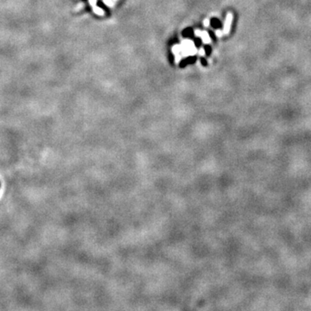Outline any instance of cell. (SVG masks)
Instances as JSON below:
<instances>
[{
    "label": "cell",
    "mask_w": 311,
    "mask_h": 311,
    "mask_svg": "<svg viewBox=\"0 0 311 311\" xmlns=\"http://www.w3.org/2000/svg\"><path fill=\"white\" fill-rule=\"evenodd\" d=\"M181 46V54L182 57H189L196 55L198 53V49L196 48L195 43L190 39H184L180 44Z\"/></svg>",
    "instance_id": "obj_1"
},
{
    "label": "cell",
    "mask_w": 311,
    "mask_h": 311,
    "mask_svg": "<svg viewBox=\"0 0 311 311\" xmlns=\"http://www.w3.org/2000/svg\"><path fill=\"white\" fill-rule=\"evenodd\" d=\"M171 51L174 55H178L181 54V46L180 44H175L171 48Z\"/></svg>",
    "instance_id": "obj_5"
},
{
    "label": "cell",
    "mask_w": 311,
    "mask_h": 311,
    "mask_svg": "<svg viewBox=\"0 0 311 311\" xmlns=\"http://www.w3.org/2000/svg\"><path fill=\"white\" fill-rule=\"evenodd\" d=\"M93 11L94 12V14L98 15V16H105V11H104L103 9H101L97 5L93 7Z\"/></svg>",
    "instance_id": "obj_4"
},
{
    "label": "cell",
    "mask_w": 311,
    "mask_h": 311,
    "mask_svg": "<svg viewBox=\"0 0 311 311\" xmlns=\"http://www.w3.org/2000/svg\"><path fill=\"white\" fill-rule=\"evenodd\" d=\"M203 25L205 26V27H208V26L210 25V20H209L208 18L204 19V21H203Z\"/></svg>",
    "instance_id": "obj_10"
},
{
    "label": "cell",
    "mask_w": 311,
    "mask_h": 311,
    "mask_svg": "<svg viewBox=\"0 0 311 311\" xmlns=\"http://www.w3.org/2000/svg\"><path fill=\"white\" fill-rule=\"evenodd\" d=\"M200 38L202 40V43H205V44H210L211 43V37L209 35V33L206 31V30H203L201 32V35H200Z\"/></svg>",
    "instance_id": "obj_3"
},
{
    "label": "cell",
    "mask_w": 311,
    "mask_h": 311,
    "mask_svg": "<svg viewBox=\"0 0 311 311\" xmlns=\"http://www.w3.org/2000/svg\"><path fill=\"white\" fill-rule=\"evenodd\" d=\"M103 3L105 5H107L108 7H113L114 4H115V2L112 1V0H103Z\"/></svg>",
    "instance_id": "obj_6"
},
{
    "label": "cell",
    "mask_w": 311,
    "mask_h": 311,
    "mask_svg": "<svg viewBox=\"0 0 311 311\" xmlns=\"http://www.w3.org/2000/svg\"><path fill=\"white\" fill-rule=\"evenodd\" d=\"M215 34L216 35L218 36V37H221L222 35H223V31H221L220 29H216V31H215Z\"/></svg>",
    "instance_id": "obj_9"
},
{
    "label": "cell",
    "mask_w": 311,
    "mask_h": 311,
    "mask_svg": "<svg viewBox=\"0 0 311 311\" xmlns=\"http://www.w3.org/2000/svg\"><path fill=\"white\" fill-rule=\"evenodd\" d=\"M201 32H202V31H201L200 29H195V36H196V37H200Z\"/></svg>",
    "instance_id": "obj_12"
},
{
    "label": "cell",
    "mask_w": 311,
    "mask_h": 311,
    "mask_svg": "<svg viewBox=\"0 0 311 311\" xmlns=\"http://www.w3.org/2000/svg\"><path fill=\"white\" fill-rule=\"evenodd\" d=\"M112 1H114V2H116V1H117V0H112Z\"/></svg>",
    "instance_id": "obj_14"
},
{
    "label": "cell",
    "mask_w": 311,
    "mask_h": 311,
    "mask_svg": "<svg viewBox=\"0 0 311 311\" xmlns=\"http://www.w3.org/2000/svg\"><path fill=\"white\" fill-rule=\"evenodd\" d=\"M198 54H199V55H200V56H204L205 55V49H204V48L203 47H200V49H199V50H198Z\"/></svg>",
    "instance_id": "obj_8"
},
{
    "label": "cell",
    "mask_w": 311,
    "mask_h": 311,
    "mask_svg": "<svg viewBox=\"0 0 311 311\" xmlns=\"http://www.w3.org/2000/svg\"><path fill=\"white\" fill-rule=\"evenodd\" d=\"M232 22H233V13L232 12H228L227 15H226V17L224 28H223V33L225 35H228L230 33Z\"/></svg>",
    "instance_id": "obj_2"
},
{
    "label": "cell",
    "mask_w": 311,
    "mask_h": 311,
    "mask_svg": "<svg viewBox=\"0 0 311 311\" xmlns=\"http://www.w3.org/2000/svg\"><path fill=\"white\" fill-rule=\"evenodd\" d=\"M181 58H182V55L181 54H178V55H175V62L176 64H179L180 61H181Z\"/></svg>",
    "instance_id": "obj_7"
},
{
    "label": "cell",
    "mask_w": 311,
    "mask_h": 311,
    "mask_svg": "<svg viewBox=\"0 0 311 311\" xmlns=\"http://www.w3.org/2000/svg\"><path fill=\"white\" fill-rule=\"evenodd\" d=\"M88 3H89V4H90L92 7L97 5V0H88Z\"/></svg>",
    "instance_id": "obj_11"
},
{
    "label": "cell",
    "mask_w": 311,
    "mask_h": 311,
    "mask_svg": "<svg viewBox=\"0 0 311 311\" xmlns=\"http://www.w3.org/2000/svg\"><path fill=\"white\" fill-rule=\"evenodd\" d=\"M78 8H77V10H80V9H82V8H84V4H80L79 5L77 6Z\"/></svg>",
    "instance_id": "obj_13"
}]
</instances>
